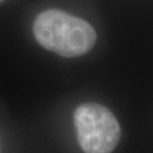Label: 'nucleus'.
I'll list each match as a JSON object with an SVG mask.
<instances>
[{
    "mask_svg": "<svg viewBox=\"0 0 153 153\" xmlns=\"http://www.w3.org/2000/svg\"><path fill=\"white\" fill-rule=\"evenodd\" d=\"M33 33L41 47L65 58L85 55L97 42V32L90 23L59 9L40 13Z\"/></svg>",
    "mask_w": 153,
    "mask_h": 153,
    "instance_id": "obj_1",
    "label": "nucleus"
},
{
    "mask_svg": "<svg viewBox=\"0 0 153 153\" xmlns=\"http://www.w3.org/2000/svg\"><path fill=\"white\" fill-rule=\"evenodd\" d=\"M77 140L85 153H111L120 140V126L107 107L86 102L74 111Z\"/></svg>",
    "mask_w": 153,
    "mask_h": 153,
    "instance_id": "obj_2",
    "label": "nucleus"
},
{
    "mask_svg": "<svg viewBox=\"0 0 153 153\" xmlns=\"http://www.w3.org/2000/svg\"><path fill=\"white\" fill-rule=\"evenodd\" d=\"M1 1H2V0H0V2H1Z\"/></svg>",
    "mask_w": 153,
    "mask_h": 153,
    "instance_id": "obj_3",
    "label": "nucleus"
}]
</instances>
